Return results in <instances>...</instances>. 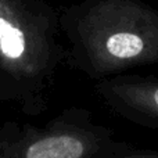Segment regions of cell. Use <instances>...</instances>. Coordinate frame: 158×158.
Listing matches in <instances>:
<instances>
[{"instance_id":"1","label":"cell","mask_w":158,"mask_h":158,"mask_svg":"<svg viewBox=\"0 0 158 158\" xmlns=\"http://www.w3.org/2000/svg\"><path fill=\"white\" fill-rule=\"evenodd\" d=\"M69 65L93 81L158 64V10L143 0H82L61 17Z\"/></svg>"},{"instance_id":"2","label":"cell","mask_w":158,"mask_h":158,"mask_svg":"<svg viewBox=\"0 0 158 158\" xmlns=\"http://www.w3.org/2000/svg\"><path fill=\"white\" fill-rule=\"evenodd\" d=\"M56 28L47 7L31 11L18 0H0V68L43 86L65 56L56 42Z\"/></svg>"},{"instance_id":"3","label":"cell","mask_w":158,"mask_h":158,"mask_svg":"<svg viewBox=\"0 0 158 158\" xmlns=\"http://www.w3.org/2000/svg\"><path fill=\"white\" fill-rule=\"evenodd\" d=\"M135 146L118 140L111 128L94 122L93 112L71 108L43 131H32L18 158H114Z\"/></svg>"},{"instance_id":"4","label":"cell","mask_w":158,"mask_h":158,"mask_svg":"<svg viewBox=\"0 0 158 158\" xmlns=\"http://www.w3.org/2000/svg\"><path fill=\"white\" fill-rule=\"evenodd\" d=\"M93 89L114 114L158 131V77L125 72L97 81Z\"/></svg>"},{"instance_id":"5","label":"cell","mask_w":158,"mask_h":158,"mask_svg":"<svg viewBox=\"0 0 158 158\" xmlns=\"http://www.w3.org/2000/svg\"><path fill=\"white\" fill-rule=\"evenodd\" d=\"M114 158H158V151L133 147L132 150L126 151V153L121 154L118 157H114Z\"/></svg>"}]
</instances>
